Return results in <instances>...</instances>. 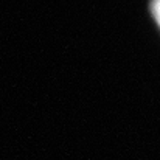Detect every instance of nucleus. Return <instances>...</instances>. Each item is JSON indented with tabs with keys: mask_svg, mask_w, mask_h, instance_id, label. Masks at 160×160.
I'll use <instances>...</instances> for the list:
<instances>
[{
	"mask_svg": "<svg viewBox=\"0 0 160 160\" xmlns=\"http://www.w3.org/2000/svg\"><path fill=\"white\" fill-rule=\"evenodd\" d=\"M151 12L154 20L157 22V25L160 27V0H152L151 2Z\"/></svg>",
	"mask_w": 160,
	"mask_h": 160,
	"instance_id": "f257e3e1",
	"label": "nucleus"
}]
</instances>
